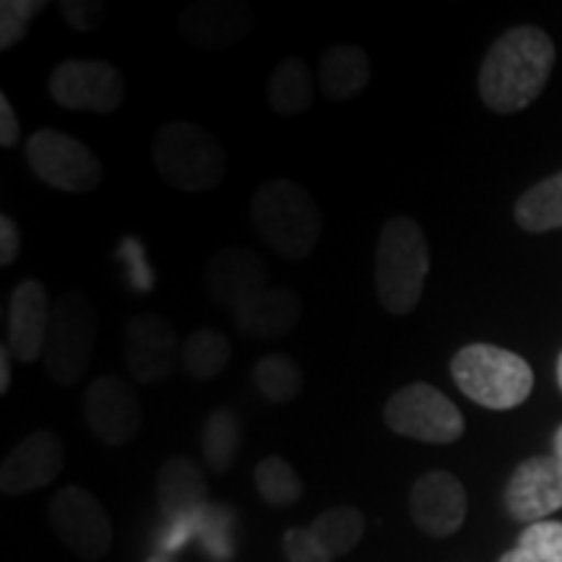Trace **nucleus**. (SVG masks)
<instances>
[{
	"label": "nucleus",
	"mask_w": 562,
	"mask_h": 562,
	"mask_svg": "<svg viewBox=\"0 0 562 562\" xmlns=\"http://www.w3.org/2000/svg\"><path fill=\"white\" fill-rule=\"evenodd\" d=\"M554 45L539 26H513L503 34L480 68V97L484 108L497 115H513L539 100L550 81Z\"/></svg>",
	"instance_id": "1"
},
{
	"label": "nucleus",
	"mask_w": 562,
	"mask_h": 562,
	"mask_svg": "<svg viewBox=\"0 0 562 562\" xmlns=\"http://www.w3.org/2000/svg\"><path fill=\"white\" fill-rule=\"evenodd\" d=\"M250 220L284 261H305L323 235V211L311 191L290 178L266 180L250 201Z\"/></svg>",
	"instance_id": "2"
},
{
	"label": "nucleus",
	"mask_w": 562,
	"mask_h": 562,
	"mask_svg": "<svg viewBox=\"0 0 562 562\" xmlns=\"http://www.w3.org/2000/svg\"><path fill=\"white\" fill-rule=\"evenodd\" d=\"M430 273V243L412 216H391L378 235L375 292L391 315H409L419 305Z\"/></svg>",
	"instance_id": "3"
},
{
	"label": "nucleus",
	"mask_w": 562,
	"mask_h": 562,
	"mask_svg": "<svg viewBox=\"0 0 562 562\" xmlns=\"http://www.w3.org/2000/svg\"><path fill=\"white\" fill-rule=\"evenodd\" d=\"M451 375L463 396L492 412L516 409L533 391L531 364L495 344H469L456 351Z\"/></svg>",
	"instance_id": "4"
},
{
	"label": "nucleus",
	"mask_w": 562,
	"mask_h": 562,
	"mask_svg": "<svg viewBox=\"0 0 562 562\" xmlns=\"http://www.w3.org/2000/svg\"><path fill=\"white\" fill-rule=\"evenodd\" d=\"M151 157L165 186L180 193H206L220 186L227 172V154L220 138L199 123L161 125L154 136Z\"/></svg>",
	"instance_id": "5"
},
{
	"label": "nucleus",
	"mask_w": 562,
	"mask_h": 562,
	"mask_svg": "<svg viewBox=\"0 0 562 562\" xmlns=\"http://www.w3.org/2000/svg\"><path fill=\"white\" fill-rule=\"evenodd\" d=\"M97 307L87 294H60L53 302V326L42 357L53 383L68 389L87 375L97 349Z\"/></svg>",
	"instance_id": "6"
},
{
	"label": "nucleus",
	"mask_w": 562,
	"mask_h": 562,
	"mask_svg": "<svg viewBox=\"0 0 562 562\" xmlns=\"http://www.w3.org/2000/svg\"><path fill=\"white\" fill-rule=\"evenodd\" d=\"M383 422L402 438L451 446L467 430V422L451 398L430 383H409L383 406Z\"/></svg>",
	"instance_id": "7"
},
{
	"label": "nucleus",
	"mask_w": 562,
	"mask_h": 562,
	"mask_svg": "<svg viewBox=\"0 0 562 562\" xmlns=\"http://www.w3.org/2000/svg\"><path fill=\"white\" fill-rule=\"evenodd\" d=\"M34 178L63 193H89L104 178L102 161L83 140L55 128H40L24 144Z\"/></svg>",
	"instance_id": "8"
},
{
	"label": "nucleus",
	"mask_w": 562,
	"mask_h": 562,
	"mask_svg": "<svg viewBox=\"0 0 562 562\" xmlns=\"http://www.w3.org/2000/svg\"><path fill=\"white\" fill-rule=\"evenodd\" d=\"M47 518H50L60 542L81 560L97 562L110 554L112 542H115L112 518L89 490L68 484L55 492L47 505Z\"/></svg>",
	"instance_id": "9"
},
{
	"label": "nucleus",
	"mask_w": 562,
	"mask_h": 562,
	"mask_svg": "<svg viewBox=\"0 0 562 562\" xmlns=\"http://www.w3.org/2000/svg\"><path fill=\"white\" fill-rule=\"evenodd\" d=\"M53 100L74 112L110 115L125 100L121 68L110 60H63L47 79Z\"/></svg>",
	"instance_id": "10"
},
{
	"label": "nucleus",
	"mask_w": 562,
	"mask_h": 562,
	"mask_svg": "<svg viewBox=\"0 0 562 562\" xmlns=\"http://www.w3.org/2000/svg\"><path fill=\"white\" fill-rule=\"evenodd\" d=\"M178 331L165 315L138 313L125 326V364L140 385H157L172 375L180 362Z\"/></svg>",
	"instance_id": "11"
},
{
	"label": "nucleus",
	"mask_w": 562,
	"mask_h": 562,
	"mask_svg": "<svg viewBox=\"0 0 562 562\" xmlns=\"http://www.w3.org/2000/svg\"><path fill=\"white\" fill-rule=\"evenodd\" d=\"M83 414L94 438L110 448H123L136 440L140 422H144V409L133 385L112 375L97 378L89 385L83 396Z\"/></svg>",
	"instance_id": "12"
},
{
	"label": "nucleus",
	"mask_w": 562,
	"mask_h": 562,
	"mask_svg": "<svg viewBox=\"0 0 562 562\" xmlns=\"http://www.w3.org/2000/svg\"><path fill=\"white\" fill-rule=\"evenodd\" d=\"M505 508L526 526L547 521L562 508V463L554 456H531L505 484Z\"/></svg>",
	"instance_id": "13"
},
{
	"label": "nucleus",
	"mask_w": 562,
	"mask_h": 562,
	"mask_svg": "<svg viewBox=\"0 0 562 562\" xmlns=\"http://www.w3.org/2000/svg\"><path fill=\"white\" fill-rule=\"evenodd\" d=\"M469 497L451 472L422 474L409 490V513L422 533L432 539L453 537L467 521Z\"/></svg>",
	"instance_id": "14"
},
{
	"label": "nucleus",
	"mask_w": 562,
	"mask_h": 562,
	"mask_svg": "<svg viewBox=\"0 0 562 562\" xmlns=\"http://www.w3.org/2000/svg\"><path fill=\"white\" fill-rule=\"evenodd\" d=\"M66 451L63 442L50 430H37L26 435L0 467V490L5 495H30L47 484H53L63 472Z\"/></svg>",
	"instance_id": "15"
},
{
	"label": "nucleus",
	"mask_w": 562,
	"mask_h": 562,
	"mask_svg": "<svg viewBox=\"0 0 562 562\" xmlns=\"http://www.w3.org/2000/svg\"><path fill=\"white\" fill-rule=\"evenodd\" d=\"M53 326V302L40 279H24L13 286L9 302V349L19 362L45 357Z\"/></svg>",
	"instance_id": "16"
},
{
	"label": "nucleus",
	"mask_w": 562,
	"mask_h": 562,
	"mask_svg": "<svg viewBox=\"0 0 562 562\" xmlns=\"http://www.w3.org/2000/svg\"><path fill=\"white\" fill-rule=\"evenodd\" d=\"M252 30V11L240 0H199L178 21L180 37L201 50H224Z\"/></svg>",
	"instance_id": "17"
},
{
	"label": "nucleus",
	"mask_w": 562,
	"mask_h": 562,
	"mask_svg": "<svg viewBox=\"0 0 562 562\" xmlns=\"http://www.w3.org/2000/svg\"><path fill=\"white\" fill-rule=\"evenodd\" d=\"M206 290L216 305L235 313L269 290V269L248 248H222L206 266Z\"/></svg>",
	"instance_id": "18"
},
{
	"label": "nucleus",
	"mask_w": 562,
	"mask_h": 562,
	"mask_svg": "<svg viewBox=\"0 0 562 562\" xmlns=\"http://www.w3.org/2000/svg\"><path fill=\"white\" fill-rule=\"evenodd\" d=\"M157 501L159 508L175 521L191 518L206 508V476H203V469L191 456H172V459L161 463L157 474Z\"/></svg>",
	"instance_id": "19"
},
{
	"label": "nucleus",
	"mask_w": 562,
	"mask_h": 562,
	"mask_svg": "<svg viewBox=\"0 0 562 562\" xmlns=\"http://www.w3.org/2000/svg\"><path fill=\"white\" fill-rule=\"evenodd\" d=\"M232 315H235V326L245 336L279 339V336H286L297 328L302 318V300L290 286H269Z\"/></svg>",
	"instance_id": "20"
},
{
	"label": "nucleus",
	"mask_w": 562,
	"mask_h": 562,
	"mask_svg": "<svg viewBox=\"0 0 562 562\" xmlns=\"http://www.w3.org/2000/svg\"><path fill=\"white\" fill-rule=\"evenodd\" d=\"M372 76L370 55L357 45H328L321 55L318 81L323 97L331 102H349L368 89Z\"/></svg>",
	"instance_id": "21"
},
{
	"label": "nucleus",
	"mask_w": 562,
	"mask_h": 562,
	"mask_svg": "<svg viewBox=\"0 0 562 562\" xmlns=\"http://www.w3.org/2000/svg\"><path fill=\"white\" fill-rule=\"evenodd\" d=\"M266 100L281 117H297L313 108V70L302 58H284L266 81Z\"/></svg>",
	"instance_id": "22"
},
{
	"label": "nucleus",
	"mask_w": 562,
	"mask_h": 562,
	"mask_svg": "<svg viewBox=\"0 0 562 562\" xmlns=\"http://www.w3.org/2000/svg\"><path fill=\"white\" fill-rule=\"evenodd\" d=\"M232 344L224 334L214 328H199L182 341L180 351V368L191 381L209 383L220 378L224 368L229 364Z\"/></svg>",
	"instance_id": "23"
},
{
	"label": "nucleus",
	"mask_w": 562,
	"mask_h": 562,
	"mask_svg": "<svg viewBox=\"0 0 562 562\" xmlns=\"http://www.w3.org/2000/svg\"><path fill=\"white\" fill-rule=\"evenodd\" d=\"M518 227L526 232H550L562 227V172L544 178L542 182L529 188L521 199H518L516 209H513Z\"/></svg>",
	"instance_id": "24"
},
{
	"label": "nucleus",
	"mask_w": 562,
	"mask_h": 562,
	"mask_svg": "<svg viewBox=\"0 0 562 562\" xmlns=\"http://www.w3.org/2000/svg\"><path fill=\"white\" fill-rule=\"evenodd\" d=\"M243 446V427L237 414L229 409V406H220L203 419L201 430V448L203 456H206L209 467L214 469L216 474H227L232 467H235L237 453H240Z\"/></svg>",
	"instance_id": "25"
},
{
	"label": "nucleus",
	"mask_w": 562,
	"mask_h": 562,
	"mask_svg": "<svg viewBox=\"0 0 562 562\" xmlns=\"http://www.w3.org/2000/svg\"><path fill=\"white\" fill-rule=\"evenodd\" d=\"M364 529H368V521L355 505H336V508L323 510L311 524V533L331 558L355 550L362 542Z\"/></svg>",
	"instance_id": "26"
},
{
	"label": "nucleus",
	"mask_w": 562,
	"mask_h": 562,
	"mask_svg": "<svg viewBox=\"0 0 562 562\" xmlns=\"http://www.w3.org/2000/svg\"><path fill=\"white\" fill-rule=\"evenodd\" d=\"M252 383L261 391L266 402L286 406L297 402L305 375H302L300 364L292 357L284 355H266L252 364Z\"/></svg>",
	"instance_id": "27"
},
{
	"label": "nucleus",
	"mask_w": 562,
	"mask_h": 562,
	"mask_svg": "<svg viewBox=\"0 0 562 562\" xmlns=\"http://www.w3.org/2000/svg\"><path fill=\"white\" fill-rule=\"evenodd\" d=\"M252 480H256L261 501L271 508H290L300 501L302 490H305L292 463L281 459V456H266L263 461H258Z\"/></svg>",
	"instance_id": "28"
},
{
	"label": "nucleus",
	"mask_w": 562,
	"mask_h": 562,
	"mask_svg": "<svg viewBox=\"0 0 562 562\" xmlns=\"http://www.w3.org/2000/svg\"><path fill=\"white\" fill-rule=\"evenodd\" d=\"M47 9L45 0H3L0 3V50H11L24 40L32 19Z\"/></svg>",
	"instance_id": "29"
},
{
	"label": "nucleus",
	"mask_w": 562,
	"mask_h": 562,
	"mask_svg": "<svg viewBox=\"0 0 562 562\" xmlns=\"http://www.w3.org/2000/svg\"><path fill=\"white\" fill-rule=\"evenodd\" d=\"M518 550L537 562H562V521H539L526 526L518 537Z\"/></svg>",
	"instance_id": "30"
},
{
	"label": "nucleus",
	"mask_w": 562,
	"mask_h": 562,
	"mask_svg": "<svg viewBox=\"0 0 562 562\" xmlns=\"http://www.w3.org/2000/svg\"><path fill=\"white\" fill-rule=\"evenodd\" d=\"M281 547H284L286 562H331L334 560L331 554L323 550L318 539L311 533V529H297V526H292V529H286Z\"/></svg>",
	"instance_id": "31"
},
{
	"label": "nucleus",
	"mask_w": 562,
	"mask_h": 562,
	"mask_svg": "<svg viewBox=\"0 0 562 562\" xmlns=\"http://www.w3.org/2000/svg\"><path fill=\"white\" fill-rule=\"evenodd\" d=\"M58 9L63 21L76 32H97L104 21V3L100 0H63Z\"/></svg>",
	"instance_id": "32"
},
{
	"label": "nucleus",
	"mask_w": 562,
	"mask_h": 562,
	"mask_svg": "<svg viewBox=\"0 0 562 562\" xmlns=\"http://www.w3.org/2000/svg\"><path fill=\"white\" fill-rule=\"evenodd\" d=\"M21 250V232L16 220L9 214L0 216V266H11L19 258Z\"/></svg>",
	"instance_id": "33"
},
{
	"label": "nucleus",
	"mask_w": 562,
	"mask_h": 562,
	"mask_svg": "<svg viewBox=\"0 0 562 562\" xmlns=\"http://www.w3.org/2000/svg\"><path fill=\"white\" fill-rule=\"evenodd\" d=\"M21 138V125L16 112L11 108V100L5 94H0V146L11 149Z\"/></svg>",
	"instance_id": "34"
},
{
	"label": "nucleus",
	"mask_w": 562,
	"mask_h": 562,
	"mask_svg": "<svg viewBox=\"0 0 562 562\" xmlns=\"http://www.w3.org/2000/svg\"><path fill=\"white\" fill-rule=\"evenodd\" d=\"M13 381V355L9 349V344L0 347V393H9Z\"/></svg>",
	"instance_id": "35"
},
{
	"label": "nucleus",
	"mask_w": 562,
	"mask_h": 562,
	"mask_svg": "<svg viewBox=\"0 0 562 562\" xmlns=\"http://www.w3.org/2000/svg\"><path fill=\"white\" fill-rule=\"evenodd\" d=\"M501 562H537V560H533L531 554H526L524 550H518V547H516V550L505 552L503 558H501Z\"/></svg>",
	"instance_id": "36"
},
{
	"label": "nucleus",
	"mask_w": 562,
	"mask_h": 562,
	"mask_svg": "<svg viewBox=\"0 0 562 562\" xmlns=\"http://www.w3.org/2000/svg\"><path fill=\"white\" fill-rule=\"evenodd\" d=\"M552 446H554V459H558L560 463H562V427L558 432H554V440H552Z\"/></svg>",
	"instance_id": "37"
},
{
	"label": "nucleus",
	"mask_w": 562,
	"mask_h": 562,
	"mask_svg": "<svg viewBox=\"0 0 562 562\" xmlns=\"http://www.w3.org/2000/svg\"><path fill=\"white\" fill-rule=\"evenodd\" d=\"M144 562H178V560L170 558V554H151V558H146Z\"/></svg>",
	"instance_id": "38"
},
{
	"label": "nucleus",
	"mask_w": 562,
	"mask_h": 562,
	"mask_svg": "<svg viewBox=\"0 0 562 562\" xmlns=\"http://www.w3.org/2000/svg\"><path fill=\"white\" fill-rule=\"evenodd\" d=\"M558 383H560V391H562V351L558 357Z\"/></svg>",
	"instance_id": "39"
}]
</instances>
